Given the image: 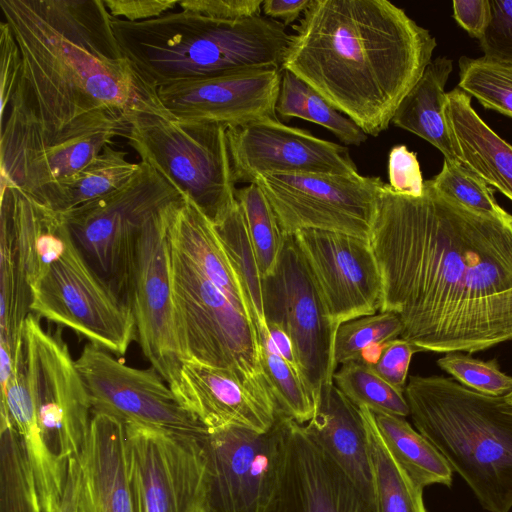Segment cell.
I'll list each match as a JSON object with an SVG mask.
<instances>
[{
	"label": "cell",
	"instance_id": "cell-41",
	"mask_svg": "<svg viewBox=\"0 0 512 512\" xmlns=\"http://www.w3.org/2000/svg\"><path fill=\"white\" fill-rule=\"evenodd\" d=\"M437 365L455 381L476 392L505 396L512 391V376L499 369L496 359L483 361L461 352H448Z\"/></svg>",
	"mask_w": 512,
	"mask_h": 512
},
{
	"label": "cell",
	"instance_id": "cell-27",
	"mask_svg": "<svg viewBox=\"0 0 512 512\" xmlns=\"http://www.w3.org/2000/svg\"><path fill=\"white\" fill-rule=\"evenodd\" d=\"M168 236L175 249L253 318L244 289L213 222L189 199L184 198L171 207Z\"/></svg>",
	"mask_w": 512,
	"mask_h": 512
},
{
	"label": "cell",
	"instance_id": "cell-34",
	"mask_svg": "<svg viewBox=\"0 0 512 512\" xmlns=\"http://www.w3.org/2000/svg\"><path fill=\"white\" fill-rule=\"evenodd\" d=\"M213 224L244 289L257 328L266 327L263 278L237 200L227 214Z\"/></svg>",
	"mask_w": 512,
	"mask_h": 512
},
{
	"label": "cell",
	"instance_id": "cell-14",
	"mask_svg": "<svg viewBox=\"0 0 512 512\" xmlns=\"http://www.w3.org/2000/svg\"><path fill=\"white\" fill-rule=\"evenodd\" d=\"M24 350L36 416L43 439L56 455L78 458L89 434L92 407L60 329L46 331L39 317L25 321Z\"/></svg>",
	"mask_w": 512,
	"mask_h": 512
},
{
	"label": "cell",
	"instance_id": "cell-12",
	"mask_svg": "<svg viewBox=\"0 0 512 512\" xmlns=\"http://www.w3.org/2000/svg\"><path fill=\"white\" fill-rule=\"evenodd\" d=\"M263 294L266 323L281 326L289 335L300 373L317 407L323 387L333 383L338 328L293 235L285 236L274 274L263 279Z\"/></svg>",
	"mask_w": 512,
	"mask_h": 512
},
{
	"label": "cell",
	"instance_id": "cell-9",
	"mask_svg": "<svg viewBox=\"0 0 512 512\" xmlns=\"http://www.w3.org/2000/svg\"><path fill=\"white\" fill-rule=\"evenodd\" d=\"M30 289L31 313L110 353L124 355L136 338L131 308L99 278L73 239Z\"/></svg>",
	"mask_w": 512,
	"mask_h": 512
},
{
	"label": "cell",
	"instance_id": "cell-33",
	"mask_svg": "<svg viewBox=\"0 0 512 512\" xmlns=\"http://www.w3.org/2000/svg\"><path fill=\"white\" fill-rule=\"evenodd\" d=\"M0 512H43L28 457L9 419L0 420Z\"/></svg>",
	"mask_w": 512,
	"mask_h": 512
},
{
	"label": "cell",
	"instance_id": "cell-43",
	"mask_svg": "<svg viewBox=\"0 0 512 512\" xmlns=\"http://www.w3.org/2000/svg\"><path fill=\"white\" fill-rule=\"evenodd\" d=\"M389 185L397 193L420 197L424 180L416 153L405 145L394 146L388 157Z\"/></svg>",
	"mask_w": 512,
	"mask_h": 512
},
{
	"label": "cell",
	"instance_id": "cell-50",
	"mask_svg": "<svg viewBox=\"0 0 512 512\" xmlns=\"http://www.w3.org/2000/svg\"><path fill=\"white\" fill-rule=\"evenodd\" d=\"M79 460L70 458L65 492L58 512H77Z\"/></svg>",
	"mask_w": 512,
	"mask_h": 512
},
{
	"label": "cell",
	"instance_id": "cell-22",
	"mask_svg": "<svg viewBox=\"0 0 512 512\" xmlns=\"http://www.w3.org/2000/svg\"><path fill=\"white\" fill-rule=\"evenodd\" d=\"M78 460L77 512H136L121 420L92 412L89 434Z\"/></svg>",
	"mask_w": 512,
	"mask_h": 512
},
{
	"label": "cell",
	"instance_id": "cell-5",
	"mask_svg": "<svg viewBox=\"0 0 512 512\" xmlns=\"http://www.w3.org/2000/svg\"><path fill=\"white\" fill-rule=\"evenodd\" d=\"M409 416L489 512L512 508V405L443 376H410Z\"/></svg>",
	"mask_w": 512,
	"mask_h": 512
},
{
	"label": "cell",
	"instance_id": "cell-10",
	"mask_svg": "<svg viewBox=\"0 0 512 512\" xmlns=\"http://www.w3.org/2000/svg\"><path fill=\"white\" fill-rule=\"evenodd\" d=\"M256 183L284 236L300 230L335 231L369 239L385 183L358 174L266 173Z\"/></svg>",
	"mask_w": 512,
	"mask_h": 512
},
{
	"label": "cell",
	"instance_id": "cell-31",
	"mask_svg": "<svg viewBox=\"0 0 512 512\" xmlns=\"http://www.w3.org/2000/svg\"><path fill=\"white\" fill-rule=\"evenodd\" d=\"M365 420L375 512H426L422 492L394 459L375 424L373 413L360 408Z\"/></svg>",
	"mask_w": 512,
	"mask_h": 512
},
{
	"label": "cell",
	"instance_id": "cell-15",
	"mask_svg": "<svg viewBox=\"0 0 512 512\" xmlns=\"http://www.w3.org/2000/svg\"><path fill=\"white\" fill-rule=\"evenodd\" d=\"M136 512H202L206 460L202 436L124 423Z\"/></svg>",
	"mask_w": 512,
	"mask_h": 512
},
{
	"label": "cell",
	"instance_id": "cell-7",
	"mask_svg": "<svg viewBox=\"0 0 512 512\" xmlns=\"http://www.w3.org/2000/svg\"><path fill=\"white\" fill-rule=\"evenodd\" d=\"M125 138L148 164L213 223L236 203L227 144V127L164 117L127 115Z\"/></svg>",
	"mask_w": 512,
	"mask_h": 512
},
{
	"label": "cell",
	"instance_id": "cell-35",
	"mask_svg": "<svg viewBox=\"0 0 512 512\" xmlns=\"http://www.w3.org/2000/svg\"><path fill=\"white\" fill-rule=\"evenodd\" d=\"M261 363L277 414L304 425L316 411V401L299 370L291 366L275 349L268 328H259Z\"/></svg>",
	"mask_w": 512,
	"mask_h": 512
},
{
	"label": "cell",
	"instance_id": "cell-11",
	"mask_svg": "<svg viewBox=\"0 0 512 512\" xmlns=\"http://www.w3.org/2000/svg\"><path fill=\"white\" fill-rule=\"evenodd\" d=\"M258 512H375L304 426L277 416Z\"/></svg>",
	"mask_w": 512,
	"mask_h": 512
},
{
	"label": "cell",
	"instance_id": "cell-4",
	"mask_svg": "<svg viewBox=\"0 0 512 512\" xmlns=\"http://www.w3.org/2000/svg\"><path fill=\"white\" fill-rule=\"evenodd\" d=\"M111 26L123 56L156 88L281 68L291 36L260 14L226 20L181 10L140 22L111 16Z\"/></svg>",
	"mask_w": 512,
	"mask_h": 512
},
{
	"label": "cell",
	"instance_id": "cell-24",
	"mask_svg": "<svg viewBox=\"0 0 512 512\" xmlns=\"http://www.w3.org/2000/svg\"><path fill=\"white\" fill-rule=\"evenodd\" d=\"M303 426L374 506L367 430L360 408L333 382L323 387L313 417Z\"/></svg>",
	"mask_w": 512,
	"mask_h": 512
},
{
	"label": "cell",
	"instance_id": "cell-39",
	"mask_svg": "<svg viewBox=\"0 0 512 512\" xmlns=\"http://www.w3.org/2000/svg\"><path fill=\"white\" fill-rule=\"evenodd\" d=\"M431 182L439 192L470 210L505 221L512 219L497 203L489 185L462 163L444 159Z\"/></svg>",
	"mask_w": 512,
	"mask_h": 512
},
{
	"label": "cell",
	"instance_id": "cell-49",
	"mask_svg": "<svg viewBox=\"0 0 512 512\" xmlns=\"http://www.w3.org/2000/svg\"><path fill=\"white\" fill-rule=\"evenodd\" d=\"M311 0H265L262 3V10L266 17L271 19H278L285 26L293 23L301 13L307 9Z\"/></svg>",
	"mask_w": 512,
	"mask_h": 512
},
{
	"label": "cell",
	"instance_id": "cell-29",
	"mask_svg": "<svg viewBox=\"0 0 512 512\" xmlns=\"http://www.w3.org/2000/svg\"><path fill=\"white\" fill-rule=\"evenodd\" d=\"M140 168L141 162H130L125 151L107 145L79 171L42 188L32 197L65 213L119 189Z\"/></svg>",
	"mask_w": 512,
	"mask_h": 512
},
{
	"label": "cell",
	"instance_id": "cell-23",
	"mask_svg": "<svg viewBox=\"0 0 512 512\" xmlns=\"http://www.w3.org/2000/svg\"><path fill=\"white\" fill-rule=\"evenodd\" d=\"M180 403L207 430L239 426L265 433L278 415L230 371L191 362H184L182 368Z\"/></svg>",
	"mask_w": 512,
	"mask_h": 512
},
{
	"label": "cell",
	"instance_id": "cell-26",
	"mask_svg": "<svg viewBox=\"0 0 512 512\" xmlns=\"http://www.w3.org/2000/svg\"><path fill=\"white\" fill-rule=\"evenodd\" d=\"M445 117L458 161L512 201V145L478 116L471 97L458 87L447 93Z\"/></svg>",
	"mask_w": 512,
	"mask_h": 512
},
{
	"label": "cell",
	"instance_id": "cell-36",
	"mask_svg": "<svg viewBox=\"0 0 512 512\" xmlns=\"http://www.w3.org/2000/svg\"><path fill=\"white\" fill-rule=\"evenodd\" d=\"M333 382L358 408L404 418L410 413L404 390L389 384L360 360L342 364Z\"/></svg>",
	"mask_w": 512,
	"mask_h": 512
},
{
	"label": "cell",
	"instance_id": "cell-1",
	"mask_svg": "<svg viewBox=\"0 0 512 512\" xmlns=\"http://www.w3.org/2000/svg\"><path fill=\"white\" fill-rule=\"evenodd\" d=\"M369 242L417 351L475 353L512 340V219L470 210L431 180L412 197L382 188Z\"/></svg>",
	"mask_w": 512,
	"mask_h": 512
},
{
	"label": "cell",
	"instance_id": "cell-19",
	"mask_svg": "<svg viewBox=\"0 0 512 512\" xmlns=\"http://www.w3.org/2000/svg\"><path fill=\"white\" fill-rule=\"evenodd\" d=\"M281 68L241 71L159 87L166 109L178 119L238 127L278 119Z\"/></svg>",
	"mask_w": 512,
	"mask_h": 512
},
{
	"label": "cell",
	"instance_id": "cell-42",
	"mask_svg": "<svg viewBox=\"0 0 512 512\" xmlns=\"http://www.w3.org/2000/svg\"><path fill=\"white\" fill-rule=\"evenodd\" d=\"M491 21L479 46L485 57L512 64V0H490Z\"/></svg>",
	"mask_w": 512,
	"mask_h": 512
},
{
	"label": "cell",
	"instance_id": "cell-47",
	"mask_svg": "<svg viewBox=\"0 0 512 512\" xmlns=\"http://www.w3.org/2000/svg\"><path fill=\"white\" fill-rule=\"evenodd\" d=\"M109 14L114 18L140 22L157 18L173 11L178 0H103Z\"/></svg>",
	"mask_w": 512,
	"mask_h": 512
},
{
	"label": "cell",
	"instance_id": "cell-20",
	"mask_svg": "<svg viewBox=\"0 0 512 512\" xmlns=\"http://www.w3.org/2000/svg\"><path fill=\"white\" fill-rule=\"evenodd\" d=\"M202 444V512H258L272 458L273 428L265 433L239 426L206 430Z\"/></svg>",
	"mask_w": 512,
	"mask_h": 512
},
{
	"label": "cell",
	"instance_id": "cell-13",
	"mask_svg": "<svg viewBox=\"0 0 512 512\" xmlns=\"http://www.w3.org/2000/svg\"><path fill=\"white\" fill-rule=\"evenodd\" d=\"M176 202L154 214L136 239L130 308L144 356L180 401L184 361L177 330L168 236L169 211Z\"/></svg>",
	"mask_w": 512,
	"mask_h": 512
},
{
	"label": "cell",
	"instance_id": "cell-25",
	"mask_svg": "<svg viewBox=\"0 0 512 512\" xmlns=\"http://www.w3.org/2000/svg\"><path fill=\"white\" fill-rule=\"evenodd\" d=\"M0 418H8L32 468L43 512H58L66 488L68 460L45 443L38 425L27 369L18 365L1 389Z\"/></svg>",
	"mask_w": 512,
	"mask_h": 512
},
{
	"label": "cell",
	"instance_id": "cell-52",
	"mask_svg": "<svg viewBox=\"0 0 512 512\" xmlns=\"http://www.w3.org/2000/svg\"><path fill=\"white\" fill-rule=\"evenodd\" d=\"M385 343H373L369 345L361 352L358 360L369 366L376 364L382 354Z\"/></svg>",
	"mask_w": 512,
	"mask_h": 512
},
{
	"label": "cell",
	"instance_id": "cell-53",
	"mask_svg": "<svg viewBox=\"0 0 512 512\" xmlns=\"http://www.w3.org/2000/svg\"><path fill=\"white\" fill-rule=\"evenodd\" d=\"M505 398L512 405V391L505 395Z\"/></svg>",
	"mask_w": 512,
	"mask_h": 512
},
{
	"label": "cell",
	"instance_id": "cell-32",
	"mask_svg": "<svg viewBox=\"0 0 512 512\" xmlns=\"http://www.w3.org/2000/svg\"><path fill=\"white\" fill-rule=\"evenodd\" d=\"M276 114L287 120L300 118L331 131L346 145L359 146L367 134L350 118L333 108L321 95L289 70H283Z\"/></svg>",
	"mask_w": 512,
	"mask_h": 512
},
{
	"label": "cell",
	"instance_id": "cell-38",
	"mask_svg": "<svg viewBox=\"0 0 512 512\" xmlns=\"http://www.w3.org/2000/svg\"><path fill=\"white\" fill-rule=\"evenodd\" d=\"M458 64V88L484 108L512 118V64L485 56H461Z\"/></svg>",
	"mask_w": 512,
	"mask_h": 512
},
{
	"label": "cell",
	"instance_id": "cell-46",
	"mask_svg": "<svg viewBox=\"0 0 512 512\" xmlns=\"http://www.w3.org/2000/svg\"><path fill=\"white\" fill-rule=\"evenodd\" d=\"M262 3V0H180L178 6L211 18L235 20L259 15Z\"/></svg>",
	"mask_w": 512,
	"mask_h": 512
},
{
	"label": "cell",
	"instance_id": "cell-51",
	"mask_svg": "<svg viewBox=\"0 0 512 512\" xmlns=\"http://www.w3.org/2000/svg\"><path fill=\"white\" fill-rule=\"evenodd\" d=\"M267 328L275 349L280 356L291 366L299 370L293 343L287 332L281 326L271 322H267Z\"/></svg>",
	"mask_w": 512,
	"mask_h": 512
},
{
	"label": "cell",
	"instance_id": "cell-45",
	"mask_svg": "<svg viewBox=\"0 0 512 512\" xmlns=\"http://www.w3.org/2000/svg\"><path fill=\"white\" fill-rule=\"evenodd\" d=\"M417 349L402 338L384 344L378 362L370 366L380 377L394 387L404 390L411 358Z\"/></svg>",
	"mask_w": 512,
	"mask_h": 512
},
{
	"label": "cell",
	"instance_id": "cell-28",
	"mask_svg": "<svg viewBox=\"0 0 512 512\" xmlns=\"http://www.w3.org/2000/svg\"><path fill=\"white\" fill-rule=\"evenodd\" d=\"M452 69V60L447 57L432 60L400 102L391 122L432 144L444 155V159L457 163L459 161L445 117V85Z\"/></svg>",
	"mask_w": 512,
	"mask_h": 512
},
{
	"label": "cell",
	"instance_id": "cell-44",
	"mask_svg": "<svg viewBox=\"0 0 512 512\" xmlns=\"http://www.w3.org/2000/svg\"><path fill=\"white\" fill-rule=\"evenodd\" d=\"M21 53L14 34L6 21L0 22V96L1 119L17 86L21 70Z\"/></svg>",
	"mask_w": 512,
	"mask_h": 512
},
{
	"label": "cell",
	"instance_id": "cell-17",
	"mask_svg": "<svg viewBox=\"0 0 512 512\" xmlns=\"http://www.w3.org/2000/svg\"><path fill=\"white\" fill-rule=\"evenodd\" d=\"M293 236L337 328L381 310L382 277L369 239L315 229Z\"/></svg>",
	"mask_w": 512,
	"mask_h": 512
},
{
	"label": "cell",
	"instance_id": "cell-3",
	"mask_svg": "<svg viewBox=\"0 0 512 512\" xmlns=\"http://www.w3.org/2000/svg\"><path fill=\"white\" fill-rule=\"evenodd\" d=\"M293 29L281 69L374 137L388 128L437 46L387 0H311Z\"/></svg>",
	"mask_w": 512,
	"mask_h": 512
},
{
	"label": "cell",
	"instance_id": "cell-6",
	"mask_svg": "<svg viewBox=\"0 0 512 512\" xmlns=\"http://www.w3.org/2000/svg\"><path fill=\"white\" fill-rule=\"evenodd\" d=\"M176 322L184 362L225 369L276 410L254 319L170 244Z\"/></svg>",
	"mask_w": 512,
	"mask_h": 512
},
{
	"label": "cell",
	"instance_id": "cell-30",
	"mask_svg": "<svg viewBox=\"0 0 512 512\" xmlns=\"http://www.w3.org/2000/svg\"><path fill=\"white\" fill-rule=\"evenodd\" d=\"M373 416L390 453L416 486L423 489L431 484H451L452 468L446 459L404 417L379 413Z\"/></svg>",
	"mask_w": 512,
	"mask_h": 512
},
{
	"label": "cell",
	"instance_id": "cell-48",
	"mask_svg": "<svg viewBox=\"0 0 512 512\" xmlns=\"http://www.w3.org/2000/svg\"><path fill=\"white\" fill-rule=\"evenodd\" d=\"M453 17L471 37L480 40L491 21L490 0L453 1Z\"/></svg>",
	"mask_w": 512,
	"mask_h": 512
},
{
	"label": "cell",
	"instance_id": "cell-21",
	"mask_svg": "<svg viewBox=\"0 0 512 512\" xmlns=\"http://www.w3.org/2000/svg\"><path fill=\"white\" fill-rule=\"evenodd\" d=\"M128 132L127 116L109 110L77 119L51 142L0 172L1 188L17 187L31 196L67 178L93 160L117 136Z\"/></svg>",
	"mask_w": 512,
	"mask_h": 512
},
{
	"label": "cell",
	"instance_id": "cell-40",
	"mask_svg": "<svg viewBox=\"0 0 512 512\" xmlns=\"http://www.w3.org/2000/svg\"><path fill=\"white\" fill-rule=\"evenodd\" d=\"M401 333V319L392 311H379L342 323L335 334V365L358 360L369 345L399 338Z\"/></svg>",
	"mask_w": 512,
	"mask_h": 512
},
{
	"label": "cell",
	"instance_id": "cell-18",
	"mask_svg": "<svg viewBox=\"0 0 512 512\" xmlns=\"http://www.w3.org/2000/svg\"><path fill=\"white\" fill-rule=\"evenodd\" d=\"M226 135L234 184L266 173L358 174L347 147L278 119L228 127Z\"/></svg>",
	"mask_w": 512,
	"mask_h": 512
},
{
	"label": "cell",
	"instance_id": "cell-37",
	"mask_svg": "<svg viewBox=\"0 0 512 512\" xmlns=\"http://www.w3.org/2000/svg\"><path fill=\"white\" fill-rule=\"evenodd\" d=\"M262 278L274 274L285 236L264 193L256 183L235 190Z\"/></svg>",
	"mask_w": 512,
	"mask_h": 512
},
{
	"label": "cell",
	"instance_id": "cell-8",
	"mask_svg": "<svg viewBox=\"0 0 512 512\" xmlns=\"http://www.w3.org/2000/svg\"><path fill=\"white\" fill-rule=\"evenodd\" d=\"M184 197L148 164L122 187L64 214L84 258L130 307V282L136 239L157 212Z\"/></svg>",
	"mask_w": 512,
	"mask_h": 512
},
{
	"label": "cell",
	"instance_id": "cell-16",
	"mask_svg": "<svg viewBox=\"0 0 512 512\" xmlns=\"http://www.w3.org/2000/svg\"><path fill=\"white\" fill-rule=\"evenodd\" d=\"M75 363L92 412L114 416L123 423L184 434L201 436L206 432L154 368L128 366L90 342L84 345Z\"/></svg>",
	"mask_w": 512,
	"mask_h": 512
},
{
	"label": "cell",
	"instance_id": "cell-2",
	"mask_svg": "<svg viewBox=\"0 0 512 512\" xmlns=\"http://www.w3.org/2000/svg\"><path fill=\"white\" fill-rule=\"evenodd\" d=\"M0 9L22 60L1 119V171L96 111L174 117L123 56L103 0H0Z\"/></svg>",
	"mask_w": 512,
	"mask_h": 512
}]
</instances>
